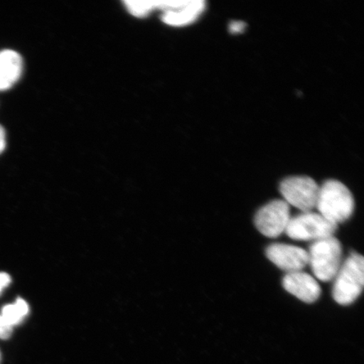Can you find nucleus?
<instances>
[{"label": "nucleus", "instance_id": "39448f33", "mask_svg": "<svg viewBox=\"0 0 364 364\" xmlns=\"http://www.w3.org/2000/svg\"><path fill=\"white\" fill-rule=\"evenodd\" d=\"M280 193L287 203L303 213L316 208L320 186L309 176H291L280 184Z\"/></svg>", "mask_w": 364, "mask_h": 364}, {"label": "nucleus", "instance_id": "1a4fd4ad", "mask_svg": "<svg viewBox=\"0 0 364 364\" xmlns=\"http://www.w3.org/2000/svg\"><path fill=\"white\" fill-rule=\"evenodd\" d=\"M283 286L287 292L307 304L316 302L321 294L318 282L302 271L287 273L283 279Z\"/></svg>", "mask_w": 364, "mask_h": 364}, {"label": "nucleus", "instance_id": "7ed1b4c3", "mask_svg": "<svg viewBox=\"0 0 364 364\" xmlns=\"http://www.w3.org/2000/svg\"><path fill=\"white\" fill-rule=\"evenodd\" d=\"M309 264L314 275L322 282L335 279L341 265L343 248L340 241L331 237L314 241L309 248Z\"/></svg>", "mask_w": 364, "mask_h": 364}, {"label": "nucleus", "instance_id": "0eeeda50", "mask_svg": "<svg viewBox=\"0 0 364 364\" xmlns=\"http://www.w3.org/2000/svg\"><path fill=\"white\" fill-rule=\"evenodd\" d=\"M205 8L206 3L203 0H163L161 19L172 26H188L198 19Z\"/></svg>", "mask_w": 364, "mask_h": 364}, {"label": "nucleus", "instance_id": "423d86ee", "mask_svg": "<svg viewBox=\"0 0 364 364\" xmlns=\"http://www.w3.org/2000/svg\"><path fill=\"white\" fill-rule=\"evenodd\" d=\"M291 218L289 205L284 200H273L259 209L255 225L267 237L277 238L284 233Z\"/></svg>", "mask_w": 364, "mask_h": 364}, {"label": "nucleus", "instance_id": "ddd939ff", "mask_svg": "<svg viewBox=\"0 0 364 364\" xmlns=\"http://www.w3.org/2000/svg\"><path fill=\"white\" fill-rule=\"evenodd\" d=\"M245 27L247 24L244 21H235L230 23L229 30L232 34H238L243 33Z\"/></svg>", "mask_w": 364, "mask_h": 364}, {"label": "nucleus", "instance_id": "dca6fc26", "mask_svg": "<svg viewBox=\"0 0 364 364\" xmlns=\"http://www.w3.org/2000/svg\"><path fill=\"white\" fill-rule=\"evenodd\" d=\"M4 328H6V323H4L3 318L0 316V333H2Z\"/></svg>", "mask_w": 364, "mask_h": 364}, {"label": "nucleus", "instance_id": "9d476101", "mask_svg": "<svg viewBox=\"0 0 364 364\" xmlns=\"http://www.w3.org/2000/svg\"><path fill=\"white\" fill-rule=\"evenodd\" d=\"M23 60L19 53L14 50L0 52V91L7 90L21 79Z\"/></svg>", "mask_w": 364, "mask_h": 364}, {"label": "nucleus", "instance_id": "9b49d317", "mask_svg": "<svg viewBox=\"0 0 364 364\" xmlns=\"http://www.w3.org/2000/svg\"><path fill=\"white\" fill-rule=\"evenodd\" d=\"M28 304L22 299H18L13 304H8L2 309L1 317L11 327L20 324L24 318L28 315Z\"/></svg>", "mask_w": 364, "mask_h": 364}, {"label": "nucleus", "instance_id": "20e7f679", "mask_svg": "<svg viewBox=\"0 0 364 364\" xmlns=\"http://www.w3.org/2000/svg\"><path fill=\"white\" fill-rule=\"evenodd\" d=\"M338 229V225L320 213L306 212L291 218L285 233L294 240L316 241L331 237Z\"/></svg>", "mask_w": 364, "mask_h": 364}, {"label": "nucleus", "instance_id": "f8f14e48", "mask_svg": "<svg viewBox=\"0 0 364 364\" xmlns=\"http://www.w3.org/2000/svg\"><path fill=\"white\" fill-rule=\"evenodd\" d=\"M127 11L136 17H144L158 10L159 0H127L124 2Z\"/></svg>", "mask_w": 364, "mask_h": 364}, {"label": "nucleus", "instance_id": "2eb2a0df", "mask_svg": "<svg viewBox=\"0 0 364 364\" xmlns=\"http://www.w3.org/2000/svg\"><path fill=\"white\" fill-rule=\"evenodd\" d=\"M6 148V133L4 127L0 125V154Z\"/></svg>", "mask_w": 364, "mask_h": 364}, {"label": "nucleus", "instance_id": "f257e3e1", "mask_svg": "<svg viewBox=\"0 0 364 364\" xmlns=\"http://www.w3.org/2000/svg\"><path fill=\"white\" fill-rule=\"evenodd\" d=\"M355 208L353 196L341 181L328 180L320 186L316 208L326 220L338 225L349 220Z\"/></svg>", "mask_w": 364, "mask_h": 364}, {"label": "nucleus", "instance_id": "f03ea898", "mask_svg": "<svg viewBox=\"0 0 364 364\" xmlns=\"http://www.w3.org/2000/svg\"><path fill=\"white\" fill-rule=\"evenodd\" d=\"M332 296L341 306H349L363 292L364 284V260L362 255L353 252L341 264L335 277Z\"/></svg>", "mask_w": 364, "mask_h": 364}, {"label": "nucleus", "instance_id": "4468645a", "mask_svg": "<svg viewBox=\"0 0 364 364\" xmlns=\"http://www.w3.org/2000/svg\"><path fill=\"white\" fill-rule=\"evenodd\" d=\"M11 279L10 275L6 272H0V294L4 289H6L11 284Z\"/></svg>", "mask_w": 364, "mask_h": 364}, {"label": "nucleus", "instance_id": "6e6552de", "mask_svg": "<svg viewBox=\"0 0 364 364\" xmlns=\"http://www.w3.org/2000/svg\"><path fill=\"white\" fill-rule=\"evenodd\" d=\"M266 255L274 265L287 273L302 271L309 264L307 250L292 245H270Z\"/></svg>", "mask_w": 364, "mask_h": 364}]
</instances>
